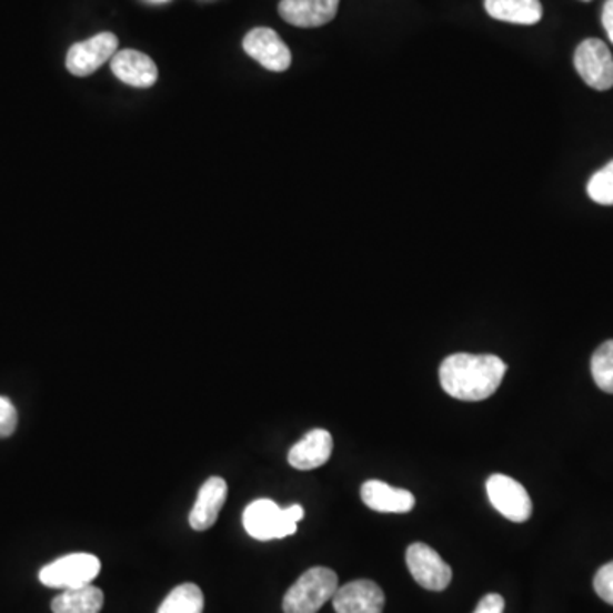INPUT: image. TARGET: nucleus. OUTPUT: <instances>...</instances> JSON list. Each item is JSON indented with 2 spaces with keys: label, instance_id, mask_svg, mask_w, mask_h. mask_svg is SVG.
I'll list each match as a JSON object with an SVG mask.
<instances>
[{
  "label": "nucleus",
  "instance_id": "obj_21",
  "mask_svg": "<svg viewBox=\"0 0 613 613\" xmlns=\"http://www.w3.org/2000/svg\"><path fill=\"white\" fill-rule=\"evenodd\" d=\"M593 586H595L596 595L603 602L613 605V561L600 567L599 573L595 574V580H593Z\"/></svg>",
  "mask_w": 613,
  "mask_h": 613
},
{
  "label": "nucleus",
  "instance_id": "obj_1",
  "mask_svg": "<svg viewBox=\"0 0 613 613\" xmlns=\"http://www.w3.org/2000/svg\"><path fill=\"white\" fill-rule=\"evenodd\" d=\"M506 370V363L494 354L456 353L443 360L440 382L450 398L484 401L500 389Z\"/></svg>",
  "mask_w": 613,
  "mask_h": 613
},
{
  "label": "nucleus",
  "instance_id": "obj_10",
  "mask_svg": "<svg viewBox=\"0 0 613 613\" xmlns=\"http://www.w3.org/2000/svg\"><path fill=\"white\" fill-rule=\"evenodd\" d=\"M332 605L336 613H382L385 595L373 581L356 580L338 587Z\"/></svg>",
  "mask_w": 613,
  "mask_h": 613
},
{
  "label": "nucleus",
  "instance_id": "obj_22",
  "mask_svg": "<svg viewBox=\"0 0 613 613\" xmlns=\"http://www.w3.org/2000/svg\"><path fill=\"white\" fill-rule=\"evenodd\" d=\"M18 426V413L14 404L4 395H0V439H8Z\"/></svg>",
  "mask_w": 613,
  "mask_h": 613
},
{
  "label": "nucleus",
  "instance_id": "obj_3",
  "mask_svg": "<svg viewBox=\"0 0 613 613\" xmlns=\"http://www.w3.org/2000/svg\"><path fill=\"white\" fill-rule=\"evenodd\" d=\"M99 571H101V562L96 555L79 552V554L63 555L47 564L40 571V581L48 587L70 590V587L91 584L98 577Z\"/></svg>",
  "mask_w": 613,
  "mask_h": 613
},
{
  "label": "nucleus",
  "instance_id": "obj_6",
  "mask_svg": "<svg viewBox=\"0 0 613 613\" xmlns=\"http://www.w3.org/2000/svg\"><path fill=\"white\" fill-rule=\"evenodd\" d=\"M491 504L510 522L523 523L532 516V500L525 488L510 475L494 474L485 482Z\"/></svg>",
  "mask_w": 613,
  "mask_h": 613
},
{
  "label": "nucleus",
  "instance_id": "obj_24",
  "mask_svg": "<svg viewBox=\"0 0 613 613\" xmlns=\"http://www.w3.org/2000/svg\"><path fill=\"white\" fill-rule=\"evenodd\" d=\"M602 22L610 41L613 43V0H606L605 6H603Z\"/></svg>",
  "mask_w": 613,
  "mask_h": 613
},
{
  "label": "nucleus",
  "instance_id": "obj_19",
  "mask_svg": "<svg viewBox=\"0 0 613 613\" xmlns=\"http://www.w3.org/2000/svg\"><path fill=\"white\" fill-rule=\"evenodd\" d=\"M592 375L596 385L606 394H613V340L605 341L593 353Z\"/></svg>",
  "mask_w": 613,
  "mask_h": 613
},
{
  "label": "nucleus",
  "instance_id": "obj_25",
  "mask_svg": "<svg viewBox=\"0 0 613 613\" xmlns=\"http://www.w3.org/2000/svg\"><path fill=\"white\" fill-rule=\"evenodd\" d=\"M606 169H609V171L612 172L613 175V161H610L609 164H606Z\"/></svg>",
  "mask_w": 613,
  "mask_h": 613
},
{
  "label": "nucleus",
  "instance_id": "obj_17",
  "mask_svg": "<svg viewBox=\"0 0 613 613\" xmlns=\"http://www.w3.org/2000/svg\"><path fill=\"white\" fill-rule=\"evenodd\" d=\"M104 603L99 587L92 584L86 586L70 587L63 590L53 602H51V612L53 613H99Z\"/></svg>",
  "mask_w": 613,
  "mask_h": 613
},
{
  "label": "nucleus",
  "instance_id": "obj_15",
  "mask_svg": "<svg viewBox=\"0 0 613 613\" xmlns=\"http://www.w3.org/2000/svg\"><path fill=\"white\" fill-rule=\"evenodd\" d=\"M362 500L370 510L379 513H409L416 504L409 491L392 488L382 481H366L362 485Z\"/></svg>",
  "mask_w": 613,
  "mask_h": 613
},
{
  "label": "nucleus",
  "instance_id": "obj_23",
  "mask_svg": "<svg viewBox=\"0 0 613 613\" xmlns=\"http://www.w3.org/2000/svg\"><path fill=\"white\" fill-rule=\"evenodd\" d=\"M504 612V599L498 593H490L479 602L478 609L474 613H503Z\"/></svg>",
  "mask_w": 613,
  "mask_h": 613
},
{
  "label": "nucleus",
  "instance_id": "obj_5",
  "mask_svg": "<svg viewBox=\"0 0 613 613\" xmlns=\"http://www.w3.org/2000/svg\"><path fill=\"white\" fill-rule=\"evenodd\" d=\"M574 67L590 88L596 91L613 88V57L602 40H584L574 53Z\"/></svg>",
  "mask_w": 613,
  "mask_h": 613
},
{
  "label": "nucleus",
  "instance_id": "obj_11",
  "mask_svg": "<svg viewBox=\"0 0 613 613\" xmlns=\"http://www.w3.org/2000/svg\"><path fill=\"white\" fill-rule=\"evenodd\" d=\"M340 0H281V18L297 28H319L336 18Z\"/></svg>",
  "mask_w": 613,
  "mask_h": 613
},
{
  "label": "nucleus",
  "instance_id": "obj_20",
  "mask_svg": "<svg viewBox=\"0 0 613 613\" xmlns=\"http://www.w3.org/2000/svg\"><path fill=\"white\" fill-rule=\"evenodd\" d=\"M587 194L595 203L599 204H613V175L609 169L605 168L596 171L587 183Z\"/></svg>",
  "mask_w": 613,
  "mask_h": 613
},
{
  "label": "nucleus",
  "instance_id": "obj_9",
  "mask_svg": "<svg viewBox=\"0 0 613 613\" xmlns=\"http://www.w3.org/2000/svg\"><path fill=\"white\" fill-rule=\"evenodd\" d=\"M242 48L251 59L271 72H285L292 66V53L285 41L271 28H254L245 34Z\"/></svg>",
  "mask_w": 613,
  "mask_h": 613
},
{
  "label": "nucleus",
  "instance_id": "obj_7",
  "mask_svg": "<svg viewBox=\"0 0 613 613\" xmlns=\"http://www.w3.org/2000/svg\"><path fill=\"white\" fill-rule=\"evenodd\" d=\"M405 562L414 581L430 592H443L452 583V567L430 545L421 542L409 545Z\"/></svg>",
  "mask_w": 613,
  "mask_h": 613
},
{
  "label": "nucleus",
  "instance_id": "obj_4",
  "mask_svg": "<svg viewBox=\"0 0 613 613\" xmlns=\"http://www.w3.org/2000/svg\"><path fill=\"white\" fill-rule=\"evenodd\" d=\"M242 522H244L245 532L255 541H274L297 532V522L289 519L285 510H281L271 500L252 501L245 508Z\"/></svg>",
  "mask_w": 613,
  "mask_h": 613
},
{
  "label": "nucleus",
  "instance_id": "obj_16",
  "mask_svg": "<svg viewBox=\"0 0 613 613\" xmlns=\"http://www.w3.org/2000/svg\"><path fill=\"white\" fill-rule=\"evenodd\" d=\"M485 12L498 21L532 26L542 19L541 0H484Z\"/></svg>",
  "mask_w": 613,
  "mask_h": 613
},
{
  "label": "nucleus",
  "instance_id": "obj_2",
  "mask_svg": "<svg viewBox=\"0 0 613 613\" xmlns=\"http://www.w3.org/2000/svg\"><path fill=\"white\" fill-rule=\"evenodd\" d=\"M338 587V574L329 567H312L293 583L283 599L285 613H318Z\"/></svg>",
  "mask_w": 613,
  "mask_h": 613
},
{
  "label": "nucleus",
  "instance_id": "obj_14",
  "mask_svg": "<svg viewBox=\"0 0 613 613\" xmlns=\"http://www.w3.org/2000/svg\"><path fill=\"white\" fill-rule=\"evenodd\" d=\"M332 436L325 430H312L292 446L289 452V462L292 468L299 471H312L321 468L331 459Z\"/></svg>",
  "mask_w": 613,
  "mask_h": 613
},
{
  "label": "nucleus",
  "instance_id": "obj_8",
  "mask_svg": "<svg viewBox=\"0 0 613 613\" xmlns=\"http://www.w3.org/2000/svg\"><path fill=\"white\" fill-rule=\"evenodd\" d=\"M118 51V38L113 33H99L89 40L70 47L66 66L72 76L88 77L101 69Z\"/></svg>",
  "mask_w": 613,
  "mask_h": 613
},
{
  "label": "nucleus",
  "instance_id": "obj_26",
  "mask_svg": "<svg viewBox=\"0 0 613 613\" xmlns=\"http://www.w3.org/2000/svg\"><path fill=\"white\" fill-rule=\"evenodd\" d=\"M583 2H590V0H583Z\"/></svg>",
  "mask_w": 613,
  "mask_h": 613
},
{
  "label": "nucleus",
  "instance_id": "obj_18",
  "mask_svg": "<svg viewBox=\"0 0 613 613\" xmlns=\"http://www.w3.org/2000/svg\"><path fill=\"white\" fill-rule=\"evenodd\" d=\"M203 592L193 583L179 584L165 596L158 613H203Z\"/></svg>",
  "mask_w": 613,
  "mask_h": 613
},
{
  "label": "nucleus",
  "instance_id": "obj_12",
  "mask_svg": "<svg viewBox=\"0 0 613 613\" xmlns=\"http://www.w3.org/2000/svg\"><path fill=\"white\" fill-rule=\"evenodd\" d=\"M111 70L121 82L133 88H152L158 82V66L139 50L117 51L111 59Z\"/></svg>",
  "mask_w": 613,
  "mask_h": 613
},
{
  "label": "nucleus",
  "instance_id": "obj_13",
  "mask_svg": "<svg viewBox=\"0 0 613 613\" xmlns=\"http://www.w3.org/2000/svg\"><path fill=\"white\" fill-rule=\"evenodd\" d=\"M227 500V482L222 478H210L201 485L197 503L190 513L191 529L203 532L212 529Z\"/></svg>",
  "mask_w": 613,
  "mask_h": 613
}]
</instances>
